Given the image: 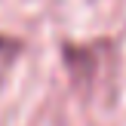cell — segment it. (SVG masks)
<instances>
[{
    "label": "cell",
    "instance_id": "obj_1",
    "mask_svg": "<svg viewBox=\"0 0 126 126\" xmlns=\"http://www.w3.org/2000/svg\"><path fill=\"white\" fill-rule=\"evenodd\" d=\"M62 59H65V71L71 77V86L77 92L98 95L102 89H111L114 74H117L114 40L102 37V40H89V43H65Z\"/></svg>",
    "mask_w": 126,
    "mask_h": 126
}]
</instances>
